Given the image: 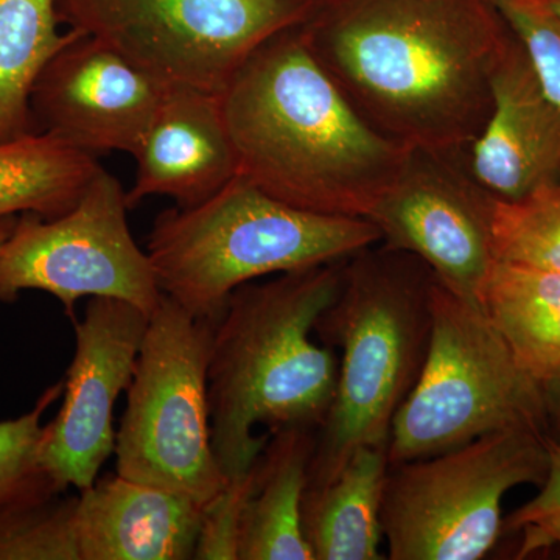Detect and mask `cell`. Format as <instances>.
Masks as SVG:
<instances>
[{
    "mask_svg": "<svg viewBox=\"0 0 560 560\" xmlns=\"http://www.w3.org/2000/svg\"><path fill=\"white\" fill-rule=\"evenodd\" d=\"M302 36L352 108L405 149L469 150L511 28L492 0H323Z\"/></svg>",
    "mask_w": 560,
    "mask_h": 560,
    "instance_id": "cell-1",
    "label": "cell"
},
{
    "mask_svg": "<svg viewBox=\"0 0 560 560\" xmlns=\"http://www.w3.org/2000/svg\"><path fill=\"white\" fill-rule=\"evenodd\" d=\"M220 101L238 175L311 212L366 219L410 150L352 108L301 25L261 44Z\"/></svg>",
    "mask_w": 560,
    "mask_h": 560,
    "instance_id": "cell-2",
    "label": "cell"
},
{
    "mask_svg": "<svg viewBox=\"0 0 560 560\" xmlns=\"http://www.w3.org/2000/svg\"><path fill=\"white\" fill-rule=\"evenodd\" d=\"M345 261L232 291L213 327L208 364L213 455L228 480L256 463L272 431H318L326 420L338 360L312 334L341 289Z\"/></svg>",
    "mask_w": 560,
    "mask_h": 560,
    "instance_id": "cell-3",
    "label": "cell"
},
{
    "mask_svg": "<svg viewBox=\"0 0 560 560\" xmlns=\"http://www.w3.org/2000/svg\"><path fill=\"white\" fill-rule=\"evenodd\" d=\"M434 282L433 271L405 250L372 245L346 259L341 289L315 326L341 359L305 490L334 480L359 448H388L394 418L429 352Z\"/></svg>",
    "mask_w": 560,
    "mask_h": 560,
    "instance_id": "cell-4",
    "label": "cell"
},
{
    "mask_svg": "<svg viewBox=\"0 0 560 560\" xmlns=\"http://www.w3.org/2000/svg\"><path fill=\"white\" fill-rule=\"evenodd\" d=\"M381 241L370 220L294 208L237 175L201 205L160 213L147 254L162 294L217 323L238 287L345 260Z\"/></svg>",
    "mask_w": 560,
    "mask_h": 560,
    "instance_id": "cell-5",
    "label": "cell"
},
{
    "mask_svg": "<svg viewBox=\"0 0 560 560\" xmlns=\"http://www.w3.org/2000/svg\"><path fill=\"white\" fill-rule=\"evenodd\" d=\"M425 363L394 418L388 463L429 458L511 429L547 433L541 383L515 360L482 308L436 279Z\"/></svg>",
    "mask_w": 560,
    "mask_h": 560,
    "instance_id": "cell-6",
    "label": "cell"
},
{
    "mask_svg": "<svg viewBox=\"0 0 560 560\" xmlns=\"http://www.w3.org/2000/svg\"><path fill=\"white\" fill-rule=\"evenodd\" d=\"M550 469L547 433L511 429L453 451L390 464L382 500L390 560H478L503 536V499L540 486Z\"/></svg>",
    "mask_w": 560,
    "mask_h": 560,
    "instance_id": "cell-7",
    "label": "cell"
},
{
    "mask_svg": "<svg viewBox=\"0 0 560 560\" xmlns=\"http://www.w3.org/2000/svg\"><path fill=\"white\" fill-rule=\"evenodd\" d=\"M215 323L162 296L140 346L116 436V470L206 504L226 486L213 455L208 399Z\"/></svg>",
    "mask_w": 560,
    "mask_h": 560,
    "instance_id": "cell-8",
    "label": "cell"
},
{
    "mask_svg": "<svg viewBox=\"0 0 560 560\" xmlns=\"http://www.w3.org/2000/svg\"><path fill=\"white\" fill-rule=\"evenodd\" d=\"M323 0H58V16L161 88L221 95L246 60Z\"/></svg>",
    "mask_w": 560,
    "mask_h": 560,
    "instance_id": "cell-9",
    "label": "cell"
},
{
    "mask_svg": "<svg viewBox=\"0 0 560 560\" xmlns=\"http://www.w3.org/2000/svg\"><path fill=\"white\" fill-rule=\"evenodd\" d=\"M128 209L119 180L101 168L69 212L57 219L18 215L0 248V302L44 291L73 320L81 298H113L150 318L164 294L149 254L132 238Z\"/></svg>",
    "mask_w": 560,
    "mask_h": 560,
    "instance_id": "cell-10",
    "label": "cell"
},
{
    "mask_svg": "<svg viewBox=\"0 0 560 560\" xmlns=\"http://www.w3.org/2000/svg\"><path fill=\"white\" fill-rule=\"evenodd\" d=\"M497 198L467 165V150L410 149L368 212L386 248L419 257L442 285L480 305L493 264Z\"/></svg>",
    "mask_w": 560,
    "mask_h": 560,
    "instance_id": "cell-11",
    "label": "cell"
},
{
    "mask_svg": "<svg viewBox=\"0 0 560 560\" xmlns=\"http://www.w3.org/2000/svg\"><path fill=\"white\" fill-rule=\"evenodd\" d=\"M149 316L113 298H91L73 319L75 353L57 418L44 425L39 464L62 490H86L116 452L114 408L135 374Z\"/></svg>",
    "mask_w": 560,
    "mask_h": 560,
    "instance_id": "cell-12",
    "label": "cell"
},
{
    "mask_svg": "<svg viewBox=\"0 0 560 560\" xmlns=\"http://www.w3.org/2000/svg\"><path fill=\"white\" fill-rule=\"evenodd\" d=\"M162 92L116 50L77 32L33 86V128L91 156L110 151L135 156Z\"/></svg>",
    "mask_w": 560,
    "mask_h": 560,
    "instance_id": "cell-13",
    "label": "cell"
},
{
    "mask_svg": "<svg viewBox=\"0 0 560 560\" xmlns=\"http://www.w3.org/2000/svg\"><path fill=\"white\" fill-rule=\"evenodd\" d=\"M490 94L488 124L467 150L471 176L500 201L560 183V109L512 32L493 62Z\"/></svg>",
    "mask_w": 560,
    "mask_h": 560,
    "instance_id": "cell-14",
    "label": "cell"
},
{
    "mask_svg": "<svg viewBox=\"0 0 560 560\" xmlns=\"http://www.w3.org/2000/svg\"><path fill=\"white\" fill-rule=\"evenodd\" d=\"M132 158L130 209L151 197L172 198L178 208H194L238 175L220 95L190 88H165Z\"/></svg>",
    "mask_w": 560,
    "mask_h": 560,
    "instance_id": "cell-15",
    "label": "cell"
},
{
    "mask_svg": "<svg viewBox=\"0 0 560 560\" xmlns=\"http://www.w3.org/2000/svg\"><path fill=\"white\" fill-rule=\"evenodd\" d=\"M202 504L120 475L97 478L75 508L80 560H190Z\"/></svg>",
    "mask_w": 560,
    "mask_h": 560,
    "instance_id": "cell-16",
    "label": "cell"
},
{
    "mask_svg": "<svg viewBox=\"0 0 560 560\" xmlns=\"http://www.w3.org/2000/svg\"><path fill=\"white\" fill-rule=\"evenodd\" d=\"M316 431H272L257 458V480L243 512L238 560H313L302 501Z\"/></svg>",
    "mask_w": 560,
    "mask_h": 560,
    "instance_id": "cell-17",
    "label": "cell"
},
{
    "mask_svg": "<svg viewBox=\"0 0 560 560\" xmlns=\"http://www.w3.org/2000/svg\"><path fill=\"white\" fill-rule=\"evenodd\" d=\"M388 448L361 447L334 480L305 490L302 528L313 560H381Z\"/></svg>",
    "mask_w": 560,
    "mask_h": 560,
    "instance_id": "cell-18",
    "label": "cell"
},
{
    "mask_svg": "<svg viewBox=\"0 0 560 560\" xmlns=\"http://www.w3.org/2000/svg\"><path fill=\"white\" fill-rule=\"evenodd\" d=\"M480 307L515 360L544 383L560 375V271L497 260Z\"/></svg>",
    "mask_w": 560,
    "mask_h": 560,
    "instance_id": "cell-19",
    "label": "cell"
},
{
    "mask_svg": "<svg viewBox=\"0 0 560 560\" xmlns=\"http://www.w3.org/2000/svg\"><path fill=\"white\" fill-rule=\"evenodd\" d=\"M101 168L97 158L43 132L0 143V219L27 212L57 219Z\"/></svg>",
    "mask_w": 560,
    "mask_h": 560,
    "instance_id": "cell-20",
    "label": "cell"
},
{
    "mask_svg": "<svg viewBox=\"0 0 560 560\" xmlns=\"http://www.w3.org/2000/svg\"><path fill=\"white\" fill-rule=\"evenodd\" d=\"M61 25L58 0H0V143L35 132L33 86L77 35Z\"/></svg>",
    "mask_w": 560,
    "mask_h": 560,
    "instance_id": "cell-21",
    "label": "cell"
},
{
    "mask_svg": "<svg viewBox=\"0 0 560 560\" xmlns=\"http://www.w3.org/2000/svg\"><path fill=\"white\" fill-rule=\"evenodd\" d=\"M77 500L54 492L0 503V560H80Z\"/></svg>",
    "mask_w": 560,
    "mask_h": 560,
    "instance_id": "cell-22",
    "label": "cell"
},
{
    "mask_svg": "<svg viewBox=\"0 0 560 560\" xmlns=\"http://www.w3.org/2000/svg\"><path fill=\"white\" fill-rule=\"evenodd\" d=\"M495 260L560 271V183L515 201H495Z\"/></svg>",
    "mask_w": 560,
    "mask_h": 560,
    "instance_id": "cell-23",
    "label": "cell"
},
{
    "mask_svg": "<svg viewBox=\"0 0 560 560\" xmlns=\"http://www.w3.org/2000/svg\"><path fill=\"white\" fill-rule=\"evenodd\" d=\"M62 389L65 382L55 383L44 390L32 411L0 422V503L40 493L66 492L50 480L39 464L43 416L58 400Z\"/></svg>",
    "mask_w": 560,
    "mask_h": 560,
    "instance_id": "cell-24",
    "label": "cell"
},
{
    "mask_svg": "<svg viewBox=\"0 0 560 560\" xmlns=\"http://www.w3.org/2000/svg\"><path fill=\"white\" fill-rule=\"evenodd\" d=\"M528 55L541 90L560 109V16L551 0H492Z\"/></svg>",
    "mask_w": 560,
    "mask_h": 560,
    "instance_id": "cell-25",
    "label": "cell"
},
{
    "mask_svg": "<svg viewBox=\"0 0 560 560\" xmlns=\"http://www.w3.org/2000/svg\"><path fill=\"white\" fill-rule=\"evenodd\" d=\"M256 480L257 460L245 474L230 478L212 500L202 504L200 536L194 559L238 560L243 512Z\"/></svg>",
    "mask_w": 560,
    "mask_h": 560,
    "instance_id": "cell-26",
    "label": "cell"
},
{
    "mask_svg": "<svg viewBox=\"0 0 560 560\" xmlns=\"http://www.w3.org/2000/svg\"><path fill=\"white\" fill-rule=\"evenodd\" d=\"M550 469L540 492L503 518V534L521 537L517 558L560 547V444L547 434Z\"/></svg>",
    "mask_w": 560,
    "mask_h": 560,
    "instance_id": "cell-27",
    "label": "cell"
},
{
    "mask_svg": "<svg viewBox=\"0 0 560 560\" xmlns=\"http://www.w3.org/2000/svg\"><path fill=\"white\" fill-rule=\"evenodd\" d=\"M541 390L547 416V434L560 444V375L541 383Z\"/></svg>",
    "mask_w": 560,
    "mask_h": 560,
    "instance_id": "cell-28",
    "label": "cell"
},
{
    "mask_svg": "<svg viewBox=\"0 0 560 560\" xmlns=\"http://www.w3.org/2000/svg\"><path fill=\"white\" fill-rule=\"evenodd\" d=\"M16 220L18 215L2 217V219H0V248H2L3 243L9 238L14 224H16Z\"/></svg>",
    "mask_w": 560,
    "mask_h": 560,
    "instance_id": "cell-29",
    "label": "cell"
},
{
    "mask_svg": "<svg viewBox=\"0 0 560 560\" xmlns=\"http://www.w3.org/2000/svg\"><path fill=\"white\" fill-rule=\"evenodd\" d=\"M551 5L560 16V0H551Z\"/></svg>",
    "mask_w": 560,
    "mask_h": 560,
    "instance_id": "cell-30",
    "label": "cell"
}]
</instances>
